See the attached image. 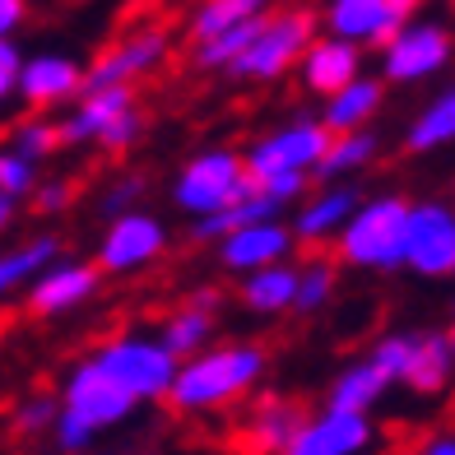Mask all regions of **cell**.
<instances>
[{"label": "cell", "instance_id": "obj_1", "mask_svg": "<svg viewBox=\"0 0 455 455\" xmlns=\"http://www.w3.org/2000/svg\"><path fill=\"white\" fill-rule=\"evenodd\" d=\"M265 371H270V354L260 344H246V339L214 344L210 339L196 354L177 358L163 404H172L177 413H223L251 395Z\"/></svg>", "mask_w": 455, "mask_h": 455}, {"label": "cell", "instance_id": "obj_2", "mask_svg": "<svg viewBox=\"0 0 455 455\" xmlns=\"http://www.w3.org/2000/svg\"><path fill=\"white\" fill-rule=\"evenodd\" d=\"M135 409H140V404H135L93 358H79V363L66 371V381H60L56 419H52V442H56V451L79 455V451L93 446L98 432L121 427Z\"/></svg>", "mask_w": 455, "mask_h": 455}, {"label": "cell", "instance_id": "obj_3", "mask_svg": "<svg viewBox=\"0 0 455 455\" xmlns=\"http://www.w3.org/2000/svg\"><path fill=\"white\" fill-rule=\"evenodd\" d=\"M404 210H409V200L395 191H381L367 200L358 196L354 214L335 233L339 260L354 265V270H371V275L404 270Z\"/></svg>", "mask_w": 455, "mask_h": 455}, {"label": "cell", "instance_id": "obj_4", "mask_svg": "<svg viewBox=\"0 0 455 455\" xmlns=\"http://www.w3.org/2000/svg\"><path fill=\"white\" fill-rule=\"evenodd\" d=\"M60 126V144L75 149H108V154H126L144 140V116L135 108V89L131 84H108V89H79L66 102Z\"/></svg>", "mask_w": 455, "mask_h": 455}, {"label": "cell", "instance_id": "obj_5", "mask_svg": "<svg viewBox=\"0 0 455 455\" xmlns=\"http://www.w3.org/2000/svg\"><path fill=\"white\" fill-rule=\"evenodd\" d=\"M316 33V14L312 10H265L256 33L246 37V47L228 60V79L237 84H275V79L293 75V60L302 56V47Z\"/></svg>", "mask_w": 455, "mask_h": 455}, {"label": "cell", "instance_id": "obj_6", "mask_svg": "<svg viewBox=\"0 0 455 455\" xmlns=\"http://www.w3.org/2000/svg\"><path fill=\"white\" fill-rule=\"evenodd\" d=\"M108 377L126 390L135 404H163L177 371V354L158 339V330H126V335L102 339L89 354Z\"/></svg>", "mask_w": 455, "mask_h": 455}, {"label": "cell", "instance_id": "obj_7", "mask_svg": "<svg viewBox=\"0 0 455 455\" xmlns=\"http://www.w3.org/2000/svg\"><path fill=\"white\" fill-rule=\"evenodd\" d=\"M251 172L242 163V149H228V144H214V149H200L181 163L177 186H172V204L191 219L219 214L223 204H233L242 191H251Z\"/></svg>", "mask_w": 455, "mask_h": 455}, {"label": "cell", "instance_id": "obj_8", "mask_svg": "<svg viewBox=\"0 0 455 455\" xmlns=\"http://www.w3.org/2000/svg\"><path fill=\"white\" fill-rule=\"evenodd\" d=\"M163 251H168V223L149 210H140V204H131L121 214H108L93 265L112 279H131V275H144L154 260H163Z\"/></svg>", "mask_w": 455, "mask_h": 455}, {"label": "cell", "instance_id": "obj_9", "mask_svg": "<svg viewBox=\"0 0 455 455\" xmlns=\"http://www.w3.org/2000/svg\"><path fill=\"white\" fill-rule=\"evenodd\" d=\"M377 52H381V84H427L451 66V28L437 19L409 14Z\"/></svg>", "mask_w": 455, "mask_h": 455}, {"label": "cell", "instance_id": "obj_10", "mask_svg": "<svg viewBox=\"0 0 455 455\" xmlns=\"http://www.w3.org/2000/svg\"><path fill=\"white\" fill-rule=\"evenodd\" d=\"M330 144V131L321 126V116H288L279 121V126H270L265 135H256L251 144L242 149V163L246 172L256 177H270V172H307L312 177V168L321 163Z\"/></svg>", "mask_w": 455, "mask_h": 455}, {"label": "cell", "instance_id": "obj_11", "mask_svg": "<svg viewBox=\"0 0 455 455\" xmlns=\"http://www.w3.org/2000/svg\"><path fill=\"white\" fill-rule=\"evenodd\" d=\"M404 270L419 279L455 275V210L446 200H409L404 210Z\"/></svg>", "mask_w": 455, "mask_h": 455}, {"label": "cell", "instance_id": "obj_12", "mask_svg": "<svg viewBox=\"0 0 455 455\" xmlns=\"http://www.w3.org/2000/svg\"><path fill=\"white\" fill-rule=\"evenodd\" d=\"M172 56V37L158 24H140L131 33H121L116 43L102 52L93 66H84V89H108V84H140V79L158 75Z\"/></svg>", "mask_w": 455, "mask_h": 455}, {"label": "cell", "instance_id": "obj_13", "mask_svg": "<svg viewBox=\"0 0 455 455\" xmlns=\"http://www.w3.org/2000/svg\"><path fill=\"white\" fill-rule=\"evenodd\" d=\"M102 288V270L93 260H66V256H52L43 270H37L24 288V302L33 316L56 321V316H70L79 307H89Z\"/></svg>", "mask_w": 455, "mask_h": 455}, {"label": "cell", "instance_id": "obj_14", "mask_svg": "<svg viewBox=\"0 0 455 455\" xmlns=\"http://www.w3.org/2000/svg\"><path fill=\"white\" fill-rule=\"evenodd\" d=\"M377 442V427H371L367 409H344V404H325L321 413H312L293 432L283 455H363Z\"/></svg>", "mask_w": 455, "mask_h": 455}, {"label": "cell", "instance_id": "obj_15", "mask_svg": "<svg viewBox=\"0 0 455 455\" xmlns=\"http://www.w3.org/2000/svg\"><path fill=\"white\" fill-rule=\"evenodd\" d=\"M293 228L279 223V219H246V223H233L228 233L214 237V260L219 270L228 275H246L256 265H270V260H293Z\"/></svg>", "mask_w": 455, "mask_h": 455}, {"label": "cell", "instance_id": "obj_16", "mask_svg": "<svg viewBox=\"0 0 455 455\" xmlns=\"http://www.w3.org/2000/svg\"><path fill=\"white\" fill-rule=\"evenodd\" d=\"M84 89V66L66 52H33L19 60L14 98H24L33 112H56Z\"/></svg>", "mask_w": 455, "mask_h": 455}, {"label": "cell", "instance_id": "obj_17", "mask_svg": "<svg viewBox=\"0 0 455 455\" xmlns=\"http://www.w3.org/2000/svg\"><path fill=\"white\" fill-rule=\"evenodd\" d=\"M367 52L348 37H335V33H312V43L302 47V56L293 60V75H298V89L312 93V98H325L335 93L339 84H348L354 75H363V60Z\"/></svg>", "mask_w": 455, "mask_h": 455}, {"label": "cell", "instance_id": "obj_18", "mask_svg": "<svg viewBox=\"0 0 455 455\" xmlns=\"http://www.w3.org/2000/svg\"><path fill=\"white\" fill-rule=\"evenodd\" d=\"M404 24V14L390 0H321L316 28L358 43L363 52H377L390 33Z\"/></svg>", "mask_w": 455, "mask_h": 455}, {"label": "cell", "instance_id": "obj_19", "mask_svg": "<svg viewBox=\"0 0 455 455\" xmlns=\"http://www.w3.org/2000/svg\"><path fill=\"white\" fill-rule=\"evenodd\" d=\"M354 204H358V191L354 186H339V181H325L321 191H302L293 223H288L298 246H330L344 228V219L354 214Z\"/></svg>", "mask_w": 455, "mask_h": 455}, {"label": "cell", "instance_id": "obj_20", "mask_svg": "<svg viewBox=\"0 0 455 455\" xmlns=\"http://www.w3.org/2000/svg\"><path fill=\"white\" fill-rule=\"evenodd\" d=\"M325 112H321V126L330 135H339V131H363L371 126V116L381 112V102H386V84L377 75H354L348 84H339L335 93H325Z\"/></svg>", "mask_w": 455, "mask_h": 455}, {"label": "cell", "instance_id": "obj_21", "mask_svg": "<svg viewBox=\"0 0 455 455\" xmlns=\"http://www.w3.org/2000/svg\"><path fill=\"white\" fill-rule=\"evenodd\" d=\"M242 279V307L256 316H283L293 312V283H298V265L293 260H270L256 270L237 275Z\"/></svg>", "mask_w": 455, "mask_h": 455}, {"label": "cell", "instance_id": "obj_22", "mask_svg": "<svg viewBox=\"0 0 455 455\" xmlns=\"http://www.w3.org/2000/svg\"><path fill=\"white\" fill-rule=\"evenodd\" d=\"M451 371H455V339L446 330H423V335H413L409 377H404L409 390H419V395H442L451 386Z\"/></svg>", "mask_w": 455, "mask_h": 455}, {"label": "cell", "instance_id": "obj_23", "mask_svg": "<svg viewBox=\"0 0 455 455\" xmlns=\"http://www.w3.org/2000/svg\"><path fill=\"white\" fill-rule=\"evenodd\" d=\"M302 423V409L293 400H283V395H265L256 400V409L246 413V427H242V437L251 451H275L283 455L288 442H293V432Z\"/></svg>", "mask_w": 455, "mask_h": 455}, {"label": "cell", "instance_id": "obj_24", "mask_svg": "<svg viewBox=\"0 0 455 455\" xmlns=\"http://www.w3.org/2000/svg\"><path fill=\"white\" fill-rule=\"evenodd\" d=\"M52 256H60V242H56L52 233L5 246V251H0V307H10L14 298H24L28 279L43 270Z\"/></svg>", "mask_w": 455, "mask_h": 455}, {"label": "cell", "instance_id": "obj_25", "mask_svg": "<svg viewBox=\"0 0 455 455\" xmlns=\"http://www.w3.org/2000/svg\"><path fill=\"white\" fill-rule=\"evenodd\" d=\"M377 135H371L367 126L363 131H339V135H330V144H325V154H321V163L312 168V177L316 181H348V177H358V172H367L371 163H377Z\"/></svg>", "mask_w": 455, "mask_h": 455}, {"label": "cell", "instance_id": "obj_26", "mask_svg": "<svg viewBox=\"0 0 455 455\" xmlns=\"http://www.w3.org/2000/svg\"><path fill=\"white\" fill-rule=\"evenodd\" d=\"M158 339L168 344L177 358L196 354L200 344H210L214 339V298L210 293H196L191 302L172 307L168 321H163V330H158Z\"/></svg>", "mask_w": 455, "mask_h": 455}, {"label": "cell", "instance_id": "obj_27", "mask_svg": "<svg viewBox=\"0 0 455 455\" xmlns=\"http://www.w3.org/2000/svg\"><path fill=\"white\" fill-rule=\"evenodd\" d=\"M390 390V377L371 363V358H354L335 371V381H330V400L325 404H344V409H377L381 395Z\"/></svg>", "mask_w": 455, "mask_h": 455}, {"label": "cell", "instance_id": "obj_28", "mask_svg": "<svg viewBox=\"0 0 455 455\" xmlns=\"http://www.w3.org/2000/svg\"><path fill=\"white\" fill-rule=\"evenodd\" d=\"M451 140H455V89H442L419 116L409 121L404 144H409V154H437Z\"/></svg>", "mask_w": 455, "mask_h": 455}, {"label": "cell", "instance_id": "obj_29", "mask_svg": "<svg viewBox=\"0 0 455 455\" xmlns=\"http://www.w3.org/2000/svg\"><path fill=\"white\" fill-rule=\"evenodd\" d=\"M335 293H339V270H335V260L312 256V260H302V265H298V283H293V312H302V316L325 312Z\"/></svg>", "mask_w": 455, "mask_h": 455}, {"label": "cell", "instance_id": "obj_30", "mask_svg": "<svg viewBox=\"0 0 455 455\" xmlns=\"http://www.w3.org/2000/svg\"><path fill=\"white\" fill-rule=\"evenodd\" d=\"M275 0H200L191 10V37H210L219 28L246 24V19H260Z\"/></svg>", "mask_w": 455, "mask_h": 455}, {"label": "cell", "instance_id": "obj_31", "mask_svg": "<svg viewBox=\"0 0 455 455\" xmlns=\"http://www.w3.org/2000/svg\"><path fill=\"white\" fill-rule=\"evenodd\" d=\"M5 144H14L19 154H28V158H52L56 149H60V126L47 116V112H28V116H19L14 126H10V140Z\"/></svg>", "mask_w": 455, "mask_h": 455}, {"label": "cell", "instance_id": "obj_32", "mask_svg": "<svg viewBox=\"0 0 455 455\" xmlns=\"http://www.w3.org/2000/svg\"><path fill=\"white\" fill-rule=\"evenodd\" d=\"M33 186H37V158L19 154L14 144H0V191L14 200H28Z\"/></svg>", "mask_w": 455, "mask_h": 455}, {"label": "cell", "instance_id": "obj_33", "mask_svg": "<svg viewBox=\"0 0 455 455\" xmlns=\"http://www.w3.org/2000/svg\"><path fill=\"white\" fill-rule=\"evenodd\" d=\"M409 354H413V335H381L377 344L367 348V358L386 371L390 386H404V377H409Z\"/></svg>", "mask_w": 455, "mask_h": 455}, {"label": "cell", "instance_id": "obj_34", "mask_svg": "<svg viewBox=\"0 0 455 455\" xmlns=\"http://www.w3.org/2000/svg\"><path fill=\"white\" fill-rule=\"evenodd\" d=\"M52 419H56V395H28L14 409V432L19 437H43V432H52Z\"/></svg>", "mask_w": 455, "mask_h": 455}, {"label": "cell", "instance_id": "obj_35", "mask_svg": "<svg viewBox=\"0 0 455 455\" xmlns=\"http://www.w3.org/2000/svg\"><path fill=\"white\" fill-rule=\"evenodd\" d=\"M28 200H33V210L43 214V219H56V214H66L70 204H75V186L60 181V177H56V181H43V177H37V186L28 191Z\"/></svg>", "mask_w": 455, "mask_h": 455}, {"label": "cell", "instance_id": "obj_36", "mask_svg": "<svg viewBox=\"0 0 455 455\" xmlns=\"http://www.w3.org/2000/svg\"><path fill=\"white\" fill-rule=\"evenodd\" d=\"M144 191H149V181H144L140 172H126V177H116V181L108 186V196L98 200V210H102V214H121V210H131V204H140Z\"/></svg>", "mask_w": 455, "mask_h": 455}, {"label": "cell", "instance_id": "obj_37", "mask_svg": "<svg viewBox=\"0 0 455 455\" xmlns=\"http://www.w3.org/2000/svg\"><path fill=\"white\" fill-rule=\"evenodd\" d=\"M307 181H312L307 172H270V177H256L260 191H265V196H275L279 204H293V200L307 191Z\"/></svg>", "mask_w": 455, "mask_h": 455}, {"label": "cell", "instance_id": "obj_38", "mask_svg": "<svg viewBox=\"0 0 455 455\" xmlns=\"http://www.w3.org/2000/svg\"><path fill=\"white\" fill-rule=\"evenodd\" d=\"M19 60L24 52L14 47V37H0V112L14 102V79H19Z\"/></svg>", "mask_w": 455, "mask_h": 455}, {"label": "cell", "instance_id": "obj_39", "mask_svg": "<svg viewBox=\"0 0 455 455\" xmlns=\"http://www.w3.org/2000/svg\"><path fill=\"white\" fill-rule=\"evenodd\" d=\"M28 24V0H0V37H14Z\"/></svg>", "mask_w": 455, "mask_h": 455}, {"label": "cell", "instance_id": "obj_40", "mask_svg": "<svg viewBox=\"0 0 455 455\" xmlns=\"http://www.w3.org/2000/svg\"><path fill=\"white\" fill-rule=\"evenodd\" d=\"M423 455H455V437L451 432H432V437L423 442Z\"/></svg>", "mask_w": 455, "mask_h": 455}, {"label": "cell", "instance_id": "obj_41", "mask_svg": "<svg viewBox=\"0 0 455 455\" xmlns=\"http://www.w3.org/2000/svg\"><path fill=\"white\" fill-rule=\"evenodd\" d=\"M14 210H19V200L0 191V233H10V223H14Z\"/></svg>", "mask_w": 455, "mask_h": 455}, {"label": "cell", "instance_id": "obj_42", "mask_svg": "<svg viewBox=\"0 0 455 455\" xmlns=\"http://www.w3.org/2000/svg\"><path fill=\"white\" fill-rule=\"evenodd\" d=\"M390 5H395V10L409 19V14H419V5H423V0H390Z\"/></svg>", "mask_w": 455, "mask_h": 455}]
</instances>
